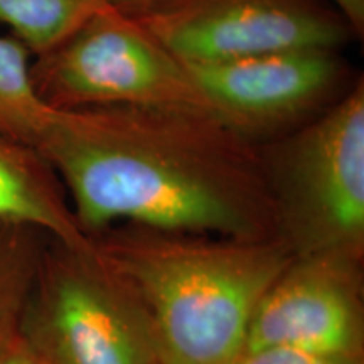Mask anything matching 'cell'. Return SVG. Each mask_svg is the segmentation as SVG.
<instances>
[{"mask_svg":"<svg viewBox=\"0 0 364 364\" xmlns=\"http://www.w3.org/2000/svg\"><path fill=\"white\" fill-rule=\"evenodd\" d=\"M34 149L86 235L130 225L172 233L277 238L260 145L193 108L53 110Z\"/></svg>","mask_w":364,"mask_h":364,"instance_id":"obj_1","label":"cell"},{"mask_svg":"<svg viewBox=\"0 0 364 364\" xmlns=\"http://www.w3.org/2000/svg\"><path fill=\"white\" fill-rule=\"evenodd\" d=\"M95 260L134 307L159 364H236L262 295L292 262L280 240L120 225L91 235Z\"/></svg>","mask_w":364,"mask_h":364,"instance_id":"obj_2","label":"cell"},{"mask_svg":"<svg viewBox=\"0 0 364 364\" xmlns=\"http://www.w3.org/2000/svg\"><path fill=\"white\" fill-rule=\"evenodd\" d=\"M277 240L292 257L364 258V81L312 120L260 144Z\"/></svg>","mask_w":364,"mask_h":364,"instance_id":"obj_3","label":"cell"},{"mask_svg":"<svg viewBox=\"0 0 364 364\" xmlns=\"http://www.w3.org/2000/svg\"><path fill=\"white\" fill-rule=\"evenodd\" d=\"M31 76L53 110L132 105L211 112L188 65L115 4L33 58Z\"/></svg>","mask_w":364,"mask_h":364,"instance_id":"obj_4","label":"cell"},{"mask_svg":"<svg viewBox=\"0 0 364 364\" xmlns=\"http://www.w3.org/2000/svg\"><path fill=\"white\" fill-rule=\"evenodd\" d=\"M19 331L46 364H159L147 331L91 252L48 240Z\"/></svg>","mask_w":364,"mask_h":364,"instance_id":"obj_5","label":"cell"},{"mask_svg":"<svg viewBox=\"0 0 364 364\" xmlns=\"http://www.w3.org/2000/svg\"><path fill=\"white\" fill-rule=\"evenodd\" d=\"M129 14L186 65L280 49L343 51L356 39L327 0H161Z\"/></svg>","mask_w":364,"mask_h":364,"instance_id":"obj_6","label":"cell"},{"mask_svg":"<svg viewBox=\"0 0 364 364\" xmlns=\"http://www.w3.org/2000/svg\"><path fill=\"white\" fill-rule=\"evenodd\" d=\"M341 49L297 48L231 61L188 65L211 112L236 134L263 144L289 134L351 88Z\"/></svg>","mask_w":364,"mask_h":364,"instance_id":"obj_7","label":"cell"},{"mask_svg":"<svg viewBox=\"0 0 364 364\" xmlns=\"http://www.w3.org/2000/svg\"><path fill=\"white\" fill-rule=\"evenodd\" d=\"M363 260L346 253L294 257L255 309L245 351L364 358Z\"/></svg>","mask_w":364,"mask_h":364,"instance_id":"obj_8","label":"cell"},{"mask_svg":"<svg viewBox=\"0 0 364 364\" xmlns=\"http://www.w3.org/2000/svg\"><path fill=\"white\" fill-rule=\"evenodd\" d=\"M0 221L29 226L68 248L91 252L93 241L73 213L61 181L31 145L0 132Z\"/></svg>","mask_w":364,"mask_h":364,"instance_id":"obj_9","label":"cell"},{"mask_svg":"<svg viewBox=\"0 0 364 364\" xmlns=\"http://www.w3.org/2000/svg\"><path fill=\"white\" fill-rule=\"evenodd\" d=\"M110 6L113 0H0V22L38 58Z\"/></svg>","mask_w":364,"mask_h":364,"instance_id":"obj_10","label":"cell"},{"mask_svg":"<svg viewBox=\"0 0 364 364\" xmlns=\"http://www.w3.org/2000/svg\"><path fill=\"white\" fill-rule=\"evenodd\" d=\"M31 61L19 41L0 36V132L34 147L53 108L34 88Z\"/></svg>","mask_w":364,"mask_h":364,"instance_id":"obj_11","label":"cell"},{"mask_svg":"<svg viewBox=\"0 0 364 364\" xmlns=\"http://www.w3.org/2000/svg\"><path fill=\"white\" fill-rule=\"evenodd\" d=\"M48 235L0 221V343L21 326Z\"/></svg>","mask_w":364,"mask_h":364,"instance_id":"obj_12","label":"cell"},{"mask_svg":"<svg viewBox=\"0 0 364 364\" xmlns=\"http://www.w3.org/2000/svg\"><path fill=\"white\" fill-rule=\"evenodd\" d=\"M236 364H364V358L332 356L285 348H267L245 351Z\"/></svg>","mask_w":364,"mask_h":364,"instance_id":"obj_13","label":"cell"},{"mask_svg":"<svg viewBox=\"0 0 364 364\" xmlns=\"http://www.w3.org/2000/svg\"><path fill=\"white\" fill-rule=\"evenodd\" d=\"M0 364H46L38 351L29 344L22 332L17 329L14 334L0 343Z\"/></svg>","mask_w":364,"mask_h":364,"instance_id":"obj_14","label":"cell"},{"mask_svg":"<svg viewBox=\"0 0 364 364\" xmlns=\"http://www.w3.org/2000/svg\"><path fill=\"white\" fill-rule=\"evenodd\" d=\"M351 27L356 41L364 34V0H327Z\"/></svg>","mask_w":364,"mask_h":364,"instance_id":"obj_15","label":"cell"},{"mask_svg":"<svg viewBox=\"0 0 364 364\" xmlns=\"http://www.w3.org/2000/svg\"><path fill=\"white\" fill-rule=\"evenodd\" d=\"M156 2H161V0H113V4L125 12L140 11V9L152 6V4Z\"/></svg>","mask_w":364,"mask_h":364,"instance_id":"obj_16","label":"cell"}]
</instances>
